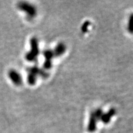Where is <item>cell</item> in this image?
Listing matches in <instances>:
<instances>
[{"label":"cell","instance_id":"cell-1","mask_svg":"<svg viewBox=\"0 0 133 133\" xmlns=\"http://www.w3.org/2000/svg\"><path fill=\"white\" fill-rule=\"evenodd\" d=\"M31 50L26 53L25 58L29 62H34L36 61L38 55L39 54L38 41L36 37H33L30 39Z\"/></svg>","mask_w":133,"mask_h":133},{"label":"cell","instance_id":"cell-2","mask_svg":"<svg viewBox=\"0 0 133 133\" xmlns=\"http://www.w3.org/2000/svg\"><path fill=\"white\" fill-rule=\"evenodd\" d=\"M17 7L21 11L25 12L29 19L34 18L37 13V10L35 6L27 2H24V1L20 2L18 3Z\"/></svg>","mask_w":133,"mask_h":133},{"label":"cell","instance_id":"cell-3","mask_svg":"<svg viewBox=\"0 0 133 133\" xmlns=\"http://www.w3.org/2000/svg\"><path fill=\"white\" fill-rule=\"evenodd\" d=\"M43 56L45 58V61L43 64L44 70H49L51 69L52 66V59L54 57V52L51 49H45L43 52Z\"/></svg>","mask_w":133,"mask_h":133},{"label":"cell","instance_id":"cell-4","mask_svg":"<svg viewBox=\"0 0 133 133\" xmlns=\"http://www.w3.org/2000/svg\"><path fill=\"white\" fill-rule=\"evenodd\" d=\"M8 76L15 85L20 86L22 83V77L21 75L15 70L12 69L9 70L8 72Z\"/></svg>","mask_w":133,"mask_h":133},{"label":"cell","instance_id":"cell-5","mask_svg":"<svg viewBox=\"0 0 133 133\" xmlns=\"http://www.w3.org/2000/svg\"><path fill=\"white\" fill-rule=\"evenodd\" d=\"M27 71L29 73H31V74L35 75L37 76H39L43 78H47L49 76V74L45 70L40 69V68L38 67L37 66H33L31 67L28 68Z\"/></svg>","mask_w":133,"mask_h":133},{"label":"cell","instance_id":"cell-6","mask_svg":"<svg viewBox=\"0 0 133 133\" xmlns=\"http://www.w3.org/2000/svg\"><path fill=\"white\" fill-rule=\"evenodd\" d=\"M98 119L97 118L94 112H92L91 114L90 118H89V123L88 125V131L89 132H95L96 129H97V122Z\"/></svg>","mask_w":133,"mask_h":133},{"label":"cell","instance_id":"cell-7","mask_svg":"<svg viewBox=\"0 0 133 133\" xmlns=\"http://www.w3.org/2000/svg\"><path fill=\"white\" fill-rule=\"evenodd\" d=\"M115 114L116 110L114 108H112L107 112L103 114L100 120L102 121V122L104 123V124H108L110 121L111 118L115 115Z\"/></svg>","mask_w":133,"mask_h":133},{"label":"cell","instance_id":"cell-8","mask_svg":"<svg viewBox=\"0 0 133 133\" xmlns=\"http://www.w3.org/2000/svg\"><path fill=\"white\" fill-rule=\"evenodd\" d=\"M66 51V46L64 43L61 42L59 43L56 45V47L53 50L54 57H60L64 54Z\"/></svg>","mask_w":133,"mask_h":133},{"label":"cell","instance_id":"cell-9","mask_svg":"<svg viewBox=\"0 0 133 133\" xmlns=\"http://www.w3.org/2000/svg\"><path fill=\"white\" fill-rule=\"evenodd\" d=\"M36 80H37V76L31 74V73H29L28 74L27 81L30 85H35L36 83Z\"/></svg>","mask_w":133,"mask_h":133},{"label":"cell","instance_id":"cell-10","mask_svg":"<svg viewBox=\"0 0 133 133\" xmlns=\"http://www.w3.org/2000/svg\"><path fill=\"white\" fill-rule=\"evenodd\" d=\"M128 30L130 33H133V13L130 15L128 24Z\"/></svg>","mask_w":133,"mask_h":133},{"label":"cell","instance_id":"cell-11","mask_svg":"<svg viewBox=\"0 0 133 133\" xmlns=\"http://www.w3.org/2000/svg\"><path fill=\"white\" fill-rule=\"evenodd\" d=\"M91 22L89 21H86L83 23V24L81 26V31L83 33H86L88 30V28L90 26Z\"/></svg>","mask_w":133,"mask_h":133},{"label":"cell","instance_id":"cell-12","mask_svg":"<svg viewBox=\"0 0 133 133\" xmlns=\"http://www.w3.org/2000/svg\"><path fill=\"white\" fill-rule=\"evenodd\" d=\"M93 112H94V115H95L96 117H97V118L98 119V120H100V119H101V116H102L103 114H104V112H103L102 110L101 109H96V110H94Z\"/></svg>","mask_w":133,"mask_h":133}]
</instances>
